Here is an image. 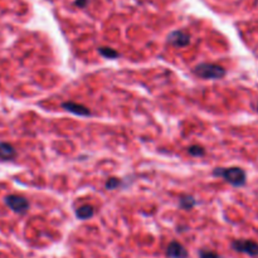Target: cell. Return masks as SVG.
<instances>
[{"instance_id": "cell-6", "label": "cell", "mask_w": 258, "mask_h": 258, "mask_svg": "<svg viewBox=\"0 0 258 258\" xmlns=\"http://www.w3.org/2000/svg\"><path fill=\"white\" fill-rule=\"evenodd\" d=\"M168 42L175 47H185L188 46L189 42H190V37H189V34H186L185 32L176 31L173 32V33L168 37Z\"/></svg>"}, {"instance_id": "cell-12", "label": "cell", "mask_w": 258, "mask_h": 258, "mask_svg": "<svg viewBox=\"0 0 258 258\" xmlns=\"http://www.w3.org/2000/svg\"><path fill=\"white\" fill-rule=\"evenodd\" d=\"M188 152L191 155V156H203V155L205 154L203 147L199 146V145H193V146L189 147Z\"/></svg>"}, {"instance_id": "cell-4", "label": "cell", "mask_w": 258, "mask_h": 258, "mask_svg": "<svg viewBox=\"0 0 258 258\" xmlns=\"http://www.w3.org/2000/svg\"><path fill=\"white\" fill-rule=\"evenodd\" d=\"M7 205L16 213H26L29 209V203L21 195H8L6 198Z\"/></svg>"}, {"instance_id": "cell-1", "label": "cell", "mask_w": 258, "mask_h": 258, "mask_svg": "<svg viewBox=\"0 0 258 258\" xmlns=\"http://www.w3.org/2000/svg\"><path fill=\"white\" fill-rule=\"evenodd\" d=\"M213 175L218 178H223L225 181L234 186H242L245 184V175L244 170L240 168H217L213 171Z\"/></svg>"}, {"instance_id": "cell-5", "label": "cell", "mask_w": 258, "mask_h": 258, "mask_svg": "<svg viewBox=\"0 0 258 258\" xmlns=\"http://www.w3.org/2000/svg\"><path fill=\"white\" fill-rule=\"evenodd\" d=\"M166 255L169 258H188V250L183 244L173 240L166 248Z\"/></svg>"}, {"instance_id": "cell-14", "label": "cell", "mask_w": 258, "mask_h": 258, "mask_svg": "<svg viewBox=\"0 0 258 258\" xmlns=\"http://www.w3.org/2000/svg\"><path fill=\"white\" fill-rule=\"evenodd\" d=\"M199 258H223V257L218 254V253L213 252V250L201 249L199 250Z\"/></svg>"}, {"instance_id": "cell-13", "label": "cell", "mask_w": 258, "mask_h": 258, "mask_svg": "<svg viewBox=\"0 0 258 258\" xmlns=\"http://www.w3.org/2000/svg\"><path fill=\"white\" fill-rule=\"evenodd\" d=\"M120 184H121V180L117 178H110L109 180L106 181V184H105V188L107 189V190H114V189L119 188Z\"/></svg>"}, {"instance_id": "cell-10", "label": "cell", "mask_w": 258, "mask_h": 258, "mask_svg": "<svg viewBox=\"0 0 258 258\" xmlns=\"http://www.w3.org/2000/svg\"><path fill=\"white\" fill-rule=\"evenodd\" d=\"M196 204V200L194 196L191 195H183L180 196V199H179V205H180L181 209H191L194 205Z\"/></svg>"}, {"instance_id": "cell-9", "label": "cell", "mask_w": 258, "mask_h": 258, "mask_svg": "<svg viewBox=\"0 0 258 258\" xmlns=\"http://www.w3.org/2000/svg\"><path fill=\"white\" fill-rule=\"evenodd\" d=\"M93 206L92 205H82L80 206L77 210H76V215H77L78 219L81 220H86V219H90V218L93 217Z\"/></svg>"}, {"instance_id": "cell-8", "label": "cell", "mask_w": 258, "mask_h": 258, "mask_svg": "<svg viewBox=\"0 0 258 258\" xmlns=\"http://www.w3.org/2000/svg\"><path fill=\"white\" fill-rule=\"evenodd\" d=\"M17 151L8 142H0V160L11 161L16 159Z\"/></svg>"}, {"instance_id": "cell-15", "label": "cell", "mask_w": 258, "mask_h": 258, "mask_svg": "<svg viewBox=\"0 0 258 258\" xmlns=\"http://www.w3.org/2000/svg\"><path fill=\"white\" fill-rule=\"evenodd\" d=\"M255 110H257V112H258V103H257V106H255Z\"/></svg>"}, {"instance_id": "cell-7", "label": "cell", "mask_w": 258, "mask_h": 258, "mask_svg": "<svg viewBox=\"0 0 258 258\" xmlns=\"http://www.w3.org/2000/svg\"><path fill=\"white\" fill-rule=\"evenodd\" d=\"M62 107L66 111L71 112L73 115H77V116H90L91 115L90 109H87L83 105H78V103L75 102H65L62 103Z\"/></svg>"}, {"instance_id": "cell-2", "label": "cell", "mask_w": 258, "mask_h": 258, "mask_svg": "<svg viewBox=\"0 0 258 258\" xmlns=\"http://www.w3.org/2000/svg\"><path fill=\"white\" fill-rule=\"evenodd\" d=\"M193 72L204 80H220L225 76L224 68L213 63H200L194 67Z\"/></svg>"}, {"instance_id": "cell-3", "label": "cell", "mask_w": 258, "mask_h": 258, "mask_svg": "<svg viewBox=\"0 0 258 258\" xmlns=\"http://www.w3.org/2000/svg\"><path fill=\"white\" fill-rule=\"evenodd\" d=\"M232 248L237 252L249 255H258V243L249 239H238L232 243Z\"/></svg>"}, {"instance_id": "cell-11", "label": "cell", "mask_w": 258, "mask_h": 258, "mask_svg": "<svg viewBox=\"0 0 258 258\" xmlns=\"http://www.w3.org/2000/svg\"><path fill=\"white\" fill-rule=\"evenodd\" d=\"M98 52L101 53V56L109 58V60H114V58H117L120 56L115 49L109 48V47H101V48H98Z\"/></svg>"}]
</instances>
